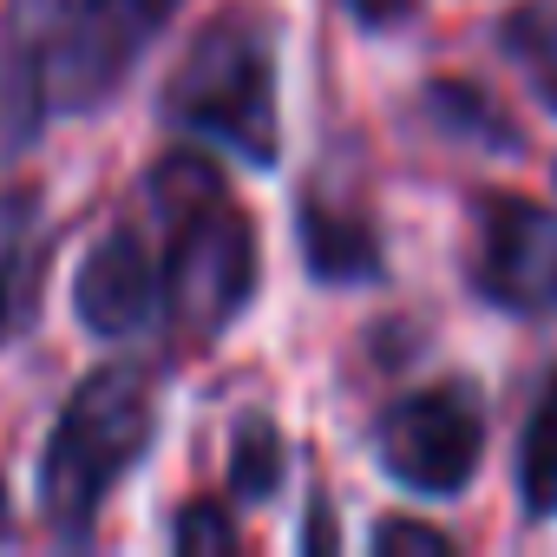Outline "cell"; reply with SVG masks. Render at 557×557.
Wrapping results in <instances>:
<instances>
[{
    "label": "cell",
    "mask_w": 557,
    "mask_h": 557,
    "mask_svg": "<svg viewBox=\"0 0 557 557\" xmlns=\"http://www.w3.org/2000/svg\"><path fill=\"white\" fill-rule=\"evenodd\" d=\"M0 531H8V485H0Z\"/></svg>",
    "instance_id": "obj_18"
},
{
    "label": "cell",
    "mask_w": 557,
    "mask_h": 557,
    "mask_svg": "<svg viewBox=\"0 0 557 557\" xmlns=\"http://www.w3.org/2000/svg\"><path fill=\"white\" fill-rule=\"evenodd\" d=\"M302 249L322 283H368V275H381L374 230L335 203H302Z\"/></svg>",
    "instance_id": "obj_10"
},
{
    "label": "cell",
    "mask_w": 557,
    "mask_h": 557,
    "mask_svg": "<svg viewBox=\"0 0 557 557\" xmlns=\"http://www.w3.org/2000/svg\"><path fill=\"white\" fill-rule=\"evenodd\" d=\"M40 256H47L40 190H0V348L40 302Z\"/></svg>",
    "instance_id": "obj_8"
},
{
    "label": "cell",
    "mask_w": 557,
    "mask_h": 557,
    "mask_svg": "<svg viewBox=\"0 0 557 557\" xmlns=\"http://www.w3.org/2000/svg\"><path fill=\"white\" fill-rule=\"evenodd\" d=\"M145 190L164 230V322L177 342L210 348L256 296V223L236 210L223 171L197 151L164 158Z\"/></svg>",
    "instance_id": "obj_1"
},
{
    "label": "cell",
    "mask_w": 557,
    "mask_h": 557,
    "mask_svg": "<svg viewBox=\"0 0 557 557\" xmlns=\"http://www.w3.org/2000/svg\"><path fill=\"white\" fill-rule=\"evenodd\" d=\"M472 289L505 315H557V210L531 197H479Z\"/></svg>",
    "instance_id": "obj_6"
},
{
    "label": "cell",
    "mask_w": 557,
    "mask_h": 557,
    "mask_svg": "<svg viewBox=\"0 0 557 557\" xmlns=\"http://www.w3.org/2000/svg\"><path fill=\"white\" fill-rule=\"evenodd\" d=\"M518 505L524 518H557V368L544 374L518 433Z\"/></svg>",
    "instance_id": "obj_11"
},
{
    "label": "cell",
    "mask_w": 557,
    "mask_h": 557,
    "mask_svg": "<svg viewBox=\"0 0 557 557\" xmlns=\"http://www.w3.org/2000/svg\"><path fill=\"white\" fill-rule=\"evenodd\" d=\"M236 492L243 498H269L275 485H283V440H275L269 420H243L236 426V466H230Z\"/></svg>",
    "instance_id": "obj_14"
},
{
    "label": "cell",
    "mask_w": 557,
    "mask_h": 557,
    "mask_svg": "<svg viewBox=\"0 0 557 557\" xmlns=\"http://www.w3.org/2000/svg\"><path fill=\"white\" fill-rule=\"evenodd\" d=\"M47 119H53V106H47V86H40L34 34H27V21L8 0V8H0V164L21 158L40 138Z\"/></svg>",
    "instance_id": "obj_9"
},
{
    "label": "cell",
    "mask_w": 557,
    "mask_h": 557,
    "mask_svg": "<svg viewBox=\"0 0 557 557\" xmlns=\"http://www.w3.org/2000/svg\"><path fill=\"white\" fill-rule=\"evenodd\" d=\"M164 119L184 138L230 145L249 164L283 151V106H275V27L256 8L216 14L164 86Z\"/></svg>",
    "instance_id": "obj_2"
},
{
    "label": "cell",
    "mask_w": 557,
    "mask_h": 557,
    "mask_svg": "<svg viewBox=\"0 0 557 557\" xmlns=\"http://www.w3.org/2000/svg\"><path fill=\"white\" fill-rule=\"evenodd\" d=\"M426 112H433V125H440L446 138L492 145V151H518V125H511V112H505L492 92L466 86V79H433V86H426Z\"/></svg>",
    "instance_id": "obj_12"
},
{
    "label": "cell",
    "mask_w": 557,
    "mask_h": 557,
    "mask_svg": "<svg viewBox=\"0 0 557 557\" xmlns=\"http://www.w3.org/2000/svg\"><path fill=\"white\" fill-rule=\"evenodd\" d=\"M374 550H413V557H453V537L420 524V518H387L374 524Z\"/></svg>",
    "instance_id": "obj_16"
},
{
    "label": "cell",
    "mask_w": 557,
    "mask_h": 557,
    "mask_svg": "<svg viewBox=\"0 0 557 557\" xmlns=\"http://www.w3.org/2000/svg\"><path fill=\"white\" fill-rule=\"evenodd\" d=\"M158 433V394H151V374L132 368V361H112L99 374H86L47 440V466H40V505L47 518L79 537L99 505L112 498V485L145 459Z\"/></svg>",
    "instance_id": "obj_3"
},
{
    "label": "cell",
    "mask_w": 557,
    "mask_h": 557,
    "mask_svg": "<svg viewBox=\"0 0 557 557\" xmlns=\"http://www.w3.org/2000/svg\"><path fill=\"white\" fill-rule=\"evenodd\" d=\"M73 296H79V322L99 342H125V335H138L145 322L164 315V256L151 249V236L138 223H119L86 256Z\"/></svg>",
    "instance_id": "obj_7"
},
{
    "label": "cell",
    "mask_w": 557,
    "mask_h": 557,
    "mask_svg": "<svg viewBox=\"0 0 557 557\" xmlns=\"http://www.w3.org/2000/svg\"><path fill=\"white\" fill-rule=\"evenodd\" d=\"M171 544L177 550H236V524H230V511L223 505H210V498H197V505H184V518H177V531H171Z\"/></svg>",
    "instance_id": "obj_15"
},
{
    "label": "cell",
    "mask_w": 557,
    "mask_h": 557,
    "mask_svg": "<svg viewBox=\"0 0 557 557\" xmlns=\"http://www.w3.org/2000/svg\"><path fill=\"white\" fill-rule=\"evenodd\" d=\"M177 8L184 0H14V14L34 34L53 119L106 106L151 53V40L171 27Z\"/></svg>",
    "instance_id": "obj_4"
},
{
    "label": "cell",
    "mask_w": 557,
    "mask_h": 557,
    "mask_svg": "<svg viewBox=\"0 0 557 557\" xmlns=\"http://www.w3.org/2000/svg\"><path fill=\"white\" fill-rule=\"evenodd\" d=\"M342 8H348L361 27H394V21L413 14V0H342Z\"/></svg>",
    "instance_id": "obj_17"
},
{
    "label": "cell",
    "mask_w": 557,
    "mask_h": 557,
    "mask_svg": "<svg viewBox=\"0 0 557 557\" xmlns=\"http://www.w3.org/2000/svg\"><path fill=\"white\" fill-rule=\"evenodd\" d=\"M505 53H511V66L531 79V92L544 99V112L557 119V14H544V8L511 14V21H505Z\"/></svg>",
    "instance_id": "obj_13"
},
{
    "label": "cell",
    "mask_w": 557,
    "mask_h": 557,
    "mask_svg": "<svg viewBox=\"0 0 557 557\" xmlns=\"http://www.w3.org/2000/svg\"><path fill=\"white\" fill-rule=\"evenodd\" d=\"M374 453L394 485L420 498H459L485 459V407L472 381H433L394 400L374 426Z\"/></svg>",
    "instance_id": "obj_5"
}]
</instances>
